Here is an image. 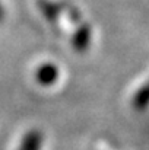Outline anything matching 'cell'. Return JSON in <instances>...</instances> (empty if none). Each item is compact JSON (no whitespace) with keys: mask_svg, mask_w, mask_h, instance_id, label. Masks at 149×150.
Masks as SVG:
<instances>
[{"mask_svg":"<svg viewBox=\"0 0 149 150\" xmlns=\"http://www.w3.org/2000/svg\"><path fill=\"white\" fill-rule=\"evenodd\" d=\"M40 144H41V134L38 131H29L22 140L19 150H38Z\"/></svg>","mask_w":149,"mask_h":150,"instance_id":"cell-4","label":"cell"},{"mask_svg":"<svg viewBox=\"0 0 149 150\" xmlns=\"http://www.w3.org/2000/svg\"><path fill=\"white\" fill-rule=\"evenodd\" d=\"M35 79L43 86L54 85L57 82V79H58V69L54 64H51V63H46V64L38 67V70L35 73Z\"/></svg>","mask_w":149,"mask_h":150,"instance_id":"cell-1","label":"cell"},{"mask_svg":"<svg viewBox=\"0 0 149 150\" xmlns=\"http://www.w3.org/2000/svg\"><path fill=\"white\" fill-rule=\"evenodd\" d=\"M38 6H40V10L43 12V15L47 18L48 22H56L57 18H58V13H60V7L58 4L50 1V0H38Z\"/></svg>","mask_w":149,"mask_h":150,"instance_id":"cell-3","label":"cell"},{"mask_svg":"<svg viewBox=\"0 0 149 150\" xmlns=\"http://www.w3.org/2000/svg\"><path fill=\"white\" fill-rule=\"evenodd\" d=\"M133 105L138 109H143L149 105V83L138 91V93L133 98Z\"/></svg>","mask_w":149,"mask_h":150,"instance_id":"cell-5","label":"cell"},{"mask_svg":"<svg viewBox=\"0 0 149 150\" xmlns=\"http://www.w3.org/2000/svg\"><path fill=\"white\" fill-rule=\"evenodd\" d=\"M1 18H3V10H1V6H0V21H1Z\"/></svg>","mask_w":149,"mask_h":150,"instance_id":"cell-6","label":"cell"},{"mask_svg":"<svg viewBox=\"0 0 149 150\" xmlns=\"http://www.w3.org/2000/svg\"><path fill=\"white\" fill-rule=\"evenodd\" d=\"M89 42H91V26L81 25L72 38V45L78 52H83L85 50H88Z\"/></svg>","mask_w":149,"mask_h":150,"instance_id":"cell-2","label":"cell"}]
</instances>
